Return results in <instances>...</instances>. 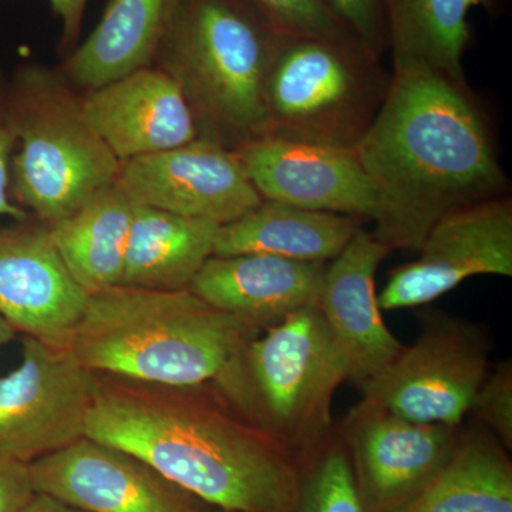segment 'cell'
Here are the masks:
<instances>
[{
    "label": "cell",
    "instance_id": "6da1fadb",
    "mask_svg": "<svg viewBox=\"0 0 512 512\" xmlns=\"http://www.w3.org/2000/svg\"><path fill=\"white\" fill-rule=\"evenodd\" d=\"M353 151L376 195L373 235L392 252L417 251L444 215L507 195L493 126L466 79L393 73Z\"/></svg>",
    "mask_w": 512,
    "mask_h": 512
},
{
    "label": "cell",
    "instance_id": "7a4b0ae2",
    "mask_svg": "<svg viewBox=\"0 0 512 512\" xmlns=\"http://www.w3.org/2000/svg\"><path fill=\"white\" fill-rule=\"evenodd\" d=\"M86 437L143 458L217 510L289 512L298 493V458L214 389L97 377Z\"/></svg>",
    "mask_w": 512,
    "mask_h": 512
},
{
    "label": "cell",
    "instance_id": "3957f363",
    "mask_svg": "<svg viewBox=\"0 0 512 512\" xmlns=\"http://www.w3.org/2000/svg\"><path fill=\"white\" fill-rule=\"evenodd\" d=\"M259 333L190 289L117 285L89 295L69 348L94 375L222 393Z\"/></svg>",
    "mask_w": 512,
    "mask_h": 512
},
{
    "label": "cell",
    "instance_id": "277c9868",
    "mask_svg": "<svg viewBox=\"0 0 512 512\" xmlns=\"http://www.w3.org/2000/svg\"><path fill=\"white\" fill-rule=\"evenodd\" d=\"M282 36L251 0H175L153 66L180 87L200 137L238 150L268 134L265 80Z\"/></svg>",
    "mask_w": 512,
    "mask_h": 512
},
{
    "label": "cell",
    "instance_id": "5b68a950",
    "mask_svg": "<svg viewBox=\"0 0 512 512\" xmlns=\"http://www.w3.org/2000/svg\"><path fill=\"white\" fill-rule=\"evenodd\" d=\"M8 111L16 138L10 198L37 221L50 227L116 183L123 163L57 67L20 64L8 79Z\"/></svg>",
    "mask_w": 512,
    "mask_h": 512
},
{
    "label": "cell",
    "instance_id": "8992f818",
    "mask_svg": "<svg viewBox=\"0 0 512 512\" xmlns=\"http://www.w3.org/2000/svg\"><path fill=\"white\" fill-rule=\"evenodd\" d=\"M349 377L322 313L309 306L249 342L225 400L301 463L335 431L333 397Z\"/></svg>",
    "mask_w": 512,
    "mask_h": 512
},
{
    "label": "cell",
    "instance_id": "52a82bcc",
    "mask_svg": "<svg viewBox=\"0 0 512 512\" xmlns=\"http://www.w3.org/2000/svg\"><path fill=\"white\" fill-rule=\"evenodd\" d=\"M390 80L382 57L359 39L284 35L266 73V136L353 151Z\"/></svg>",
    "mask_w": 512,
    "mask_h": 512
},
{
    "label": "cell",
    "instance_id": "ba28073f",
    "mask_svg": "<svg viewBox=\"0 0 512 512\" xmlns=\"http://www.w3.org/2000/svg\"><path fill=\"white\" fill-rule=\"evenodd\" d=\"M420 335L362 390L403 419L463 426L478 387L490 372L493 340L483 325L424 311Z\"/></svg>",
    "mask_w": 512,
    "mask_h": 512
},
{
    "label": "cell",
    "instance_id": "9c48e42d",
    "mask_svg": "<svg viewBox=\"0 0 512 512\" xmlns=\"http://www.w3.org/2000/svg\"><path fill=\"white\" fill-rule=\"evenodd\" d=\"M96 390L69 346L25 336L19 366L0 377V454L30 466L83 439Z\"/></svg>",
    "mask_w": 512,
    "mask_h": 512
},
{
    "label": "cell",
    "instance_id": "30bf717a",
    "mask_svg": "<svg viewBox=\"0 0 512 512\" xmlns=\"http://www.w3.org/2000/svg\"><path fill=\"white\" fill-rule=\"evenodd\" d=\"M464 426L416 423L362 399L336 427L366 512H397L440 473Z\"/></svg>",
    "mask_w": 512,
    "mask_h": 512
},
{
    "label": "cell",
    "instance_id": "8fae6325",
    "mask_svg": "<svg viewBox=\"0 0 512 512\" xmlns=\"http://www.w3.org/2000/svg\"><path fill=\"white\" fill-rule=\"evenodd\" d=\"M419 256L394 268L377 301L382 311L420 308L477 275L512 276V201L508 195L444 215Z\"/></svg>",
    "mask_w": 512,
    "mask_h": 512
},
{
    "label": "cell",
    "instance_id": "7c38bea8",
    "mask_svg": "<svg viewBox=\"0 0 512 512\" xmlns=\"http://www.w3.org/2000/svg\"><path fill=\"white\" fill-rule=\"evenodd\" d=\"M116 183L136 205L217 225L264 201L237 151L204 137L126 161Z\"/></svg>",
    "mask_w": 512,
    "mask_h": 512
},
{
    "label": "cell",
    "instance_id": "4fadbf2b",
    "mask_svg": "<svg viewBox=\"0 0 512 512\" xmlns=\"http://www.w3.org/2000/svg\"><path fill=\"white\" fill-rule=\"evenodd\" d=\"M36 493L87 512H212L130 451L83 437L30 464Z\"/></svg>",
    "mask_w": 512,
    "mask_h": 512
},
{
    "label": "cell",
    "instance_id": "5bb4252c",
    "mask_svg": "<svg viewBox=\"0 0 512 512\" xmlns=\"http://www.w3.org/2000/svg\"><path fill=\"white\" fill-rule=\"evenodd\" d=\"M87 295L36 218L0 227V316L25 336L69 346Z\"/></svg>",
    "mask_w": 512,
    "mask_h": 512
},
{
    "label": "cell",
    "instance_id": "9a60e30c",
    "mask_svg": "<svg viewBox=\"0 0 512 512\" xmlns=\"http://www.w3.org/2000/svg\"><path fill=\"white\" fill-rule=\"evenodd\" d=\"M262 200L375 220L376 195L355 151L264 136L235 150Z\"/></svg>",
    "mask_w": 512,
    "mask_h": 512
},
{
    "label": "cell",
    "instance_id": "2e32d148",
    "mask_svg": "<svg viewBox=\"0 0 512 512\" xmlns=\"http://www.w3.org/2000/svg\"><path fill=\"white\" fill-rule=\"evenodd\" d=\"M392 254L373 232L360 229L328 266L318 309L348 362L360 392L382 375L404 346L387 328L376 293V272Z\"/></svg>",
    "mask_w": 512,
    "mask_h": 512
},
{
    "label": "cell",
    "instance_id": "e0dca14e",
    "mask_svg": "<svg viewBox=\"0 0 512 512\" xmlns=\"http://www.w3.org/2000/svg\"><path fill=\"white\" fill-rule=\"evenodd\" d=\"M83 106L90 124L121 163L200 137L180 87L153 64L83 93Z\"/></svg>",
    "mask_w": 512,
    "mask_h": 512
},
{
    "label": "cell",
    "instance_id": "ac0fdd59",
    "mask_svg": "<svg viewBox=\"0 0 512 512\" xmlns=\"http://www.w3.org/2000/svg\"><path fill=\"white\" fill-rule=\"evenodd\" d=\"M326 266L264 254L212 255L190 291L264 332L299 309L318 306Z\"/></svg>",
    "mask_w": 512,
    "mask_h": 512
},
{
    "label": "cell",
    "instance_id": "d6986e66",
    "mask_svg": "<svg viewBox=\"0 0 512 512\" xmlns=\"http://www.w3.org/2000/svg\"><path fill=\"white\" fill-rule=\"evenodd\" d=\"M366 220L264 200L220 225L214 256L264 254L328 264L348 247Z\"/></svg>",
    "mask_w": 512,
    "mask_h": 512
},
{
    "label": "cell",
    "instance_id": "ffe728a7",
    "mask_svg": "<svg viewBox=\"0 0 512 512\" xmlns=\"http://www.w3.org/2000/svg\"><path fill=\"white\" fill-rule=\"evenodd\" d=\"M175 0H110L99 25L57 69L80 92L151 66Z\"/></svg>",
    "mask_w": 512,
    "mask_h": 512
},
{
    "label": "cell",
    "instance_id": "44dd1931",
    "mask_svg": "<svg viewBox=\"0 0 512 512\" xmlns=\"http://www.w3.org/2000/svg\"><path fill=\"white\" fill-rule=\"evenodd\" d=\"M220 225L134 205L121 285L147 291L190 289L214 255Z\"/></svg>",
    "mask_w": 512,
    "mask_h": 512
},
{
    "label": "cell",
    "instance_id": "7402d4cb",
    "mask_svg": "<svg viewBox=\"0 0 512 512\" xmlns=\"http://www.w3.org/2000/svg\"><path fill=\"white\" fill-rule=\"evenodd\" d=\"M393 73L434 72L466 79L468 16L494 0H383Z\"/></svg>",
    "mask_w": 512,
    "mask_h": 512
},
{
    "label": "cell",
    "instance_id": "603a6c76",
    "mask_svg": "<svg viewBox=\"0 0 512 512\" xmlns=\"http://www.w3.org/2000/svg\"><path fill=\"white\" fill-rule=\"evenodd\" d=\"M134 205L114 183L50 225L57 251L87 295L121 285Z\"/></svg>",
    "mask_w": 512,
    "mask_h": 512
},
{
    "label": "cell",
    "instance_id": "cb8c5ba5",
    "mask_svg": "<svg viewBox=\"0 0 512 512\" xmlns=\"http://www.w3.org/2000/svg\"><path fill=\"white\" fill-rule=\"evenodd\" d=\"M397 512H512L507 448L480 424L464 427L446 466Z\"/></svg>",
    "mask_w": 512,
    "mask_h": 512
},
{
    "label": "cell",
    "instance_id": "d4e9b609",
    "mask_svg": "<svg viewBox=\"0 0 512 512\" xmlns=\"http://www.w3.org/2000/svg\"><path fill=\"white\" fill-rule=\"evenodd\" d=\"M289 512H366L338 430L299 463V484Z\"/></svg>",
    "mask_w": 512,
    "mask_h": 512
},
{
    "label": "cell",
    "instance_id": "484cf974",
    "mask_svg": "<svg viewBox=\"0 0 512 512\" xmlns=\"http://www.w3.org/2000/svg\"><path fill=\"white\" fill-rule=\"evenodd\" d=\"M284 35L357 39L325 0H251Z\"/></svg>",
    "mask_w": 512,
    "mask_h": 512
},
{
    "label": "cell",
    "instance_id": "4316f807",
    "mask_svg": "<svg viewBox=\"0 0 512 512\" xmlns=\"http://www.w3.org/2000/svg\"><path fill=\"white\" fill-rule=\"evenodd\" d=\"M468 416L494 434L507 450L512 448V363L504 360L488 372L471 402Z\"/></svg>",
    "mask_w": 512,
    "mask_h": 512
},
{
    "label": "cell",
    "instance_id": "83f0119b",
    "mask_svg": "<svg viewBox=\"0 0 512 512\" xmlns=\"http://www.w3.org/2000/svg\"><path fill=\"white\" fill-rule=\"evenodd\" d=\"M353 35L377 56L389 50L383 0H325Z\"/></svg>",
    "mask_w": 512,
    "mask_h": 512
},
{
    "label": "cell",
    "instance_id": "f1b7e54d",
    "mask_svg": "<svg viewBox=\"0 0 512 512\" xmlns=\"http://www.w3.org/2000/svg\"><path fill=\"white\" fill-rule=\"evenodd\" d=\"M16 150V138L8 111V77L0 72V218L28 220L32 215L10 198V167Z\"/></svg>",
    "mask_w": 512,
    "mask_h": 512
},
{
    "label": "cell",
    "instance_id": "f546056e",
    "mask_svg": "<svg viewBox=\"0 0 512 512\" xmlns=\"http://www.w3.org/2000/svg\"><path fill=\"white\" fill-rule=\"evenodd\" d=\"M35 495L29 464L0 454V512H20Z\"/></svg>",
    "mask_w": 512,
    "mask_h": 512
},
{
    "label": "cell",
    "instance_id": "4dcf8cb0",
    "mask_svg": "<svg viewBox=\"0 0 512 512\" xmlns=\"http://www.w3.org/2000/svg\"><path fill=\"white\" fill-rule=\"evenodd\" d=\"M47 2L62 23V39H60L62 49L70 53L79 45L89 0H47Z\"/></svg>",
    "mask_w": 512,
    "mask_h": 512
},
{
    "label": "cell",
    "instance_id": "1f68e13d",
    "mask_svg": "<svg viewBox=\"0 0 512 512\" xmlns=\"http://www.w3.org/2000/svg\"><path fill=\"white\" fill-rule=\"evenodd\" d=\"M20 512H87L56 500L50 495L36 493L32 501Z\"/></svg>",
    "mask_w": 512,
    "mask_h": 512
},
{
    "label": "cell",
    "instance_id": "d6a6232c",
    "mask_svg": "<svg viewBox=\"0 0 512 512\" xmlns=\"http://www.w3.org/2000/svg\"><path fill=\"white\" fill-rule=\"evenodd\" d=\"M16 335H18L16 330L0 316V348L12 342V340L16 338Z\"/></svg>",
    "mask_w": 512,
    "mask_h": 512
},
{
    "label": "cell",
    "instance_id": "836d02e7",
    "mask_svg": "<svg viewBox=\"0 0 512 512\" xmlns=\"http://www.w3.org/2000/svg\"><path fill=\"white\" fill-rule=\"evenodd\" d=\"M212 512H229V511H222V510H217V508H214V511Z\"/></svg>",
    "mask_w": 512,
    "mask_h": 512
}]
</instances>
